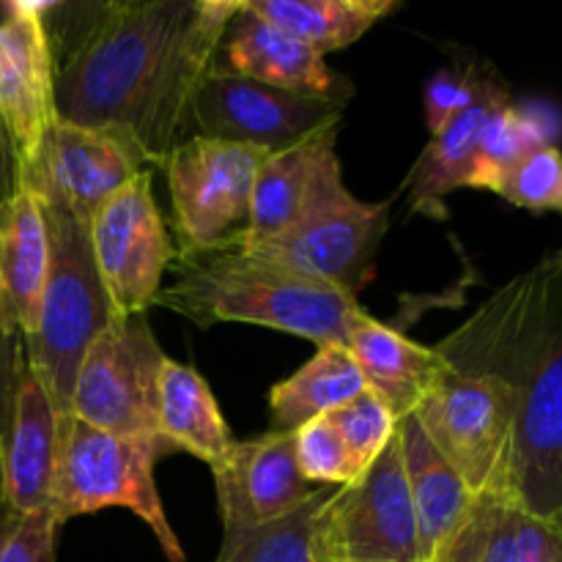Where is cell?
Wrapping results in <instances>:
<instances>
[{
	"label": "cell",
	"mask_w": 562,
	"mask_h": 562,
	"mask_svg": "<svg viewBox=\"0 0 562 562\" xmlns=\"http://www.w3.org/2000/svg\"><path fill=\"white\" fill-rule=\"evenodd\" d=\"M241 0H119L80 9L55 55L58 119L135 137L151 165L190 137L198 86Z\"/></svg>",
	"instance_id": "1"
},
{
	"label": "cell",
	"mask_w": 562,
	"mask_h": 562,
	"mask_svg": "<svg viewBox=\"0 0 562 562\" xmlns=\"http://www.w3.org/2000/svg\"><path fill=\"white\" fill-rule=\"evenodd\" d=\"M154 305L190 318L195 327L258 324L313 340L316 346H346L355 296L318 280L302 278L261 261L223 241L209 250H176Z\"/></svg>",
	"instance_id": "2"
},
{
	"label": "cell",
	"mask_w": 562,
	"mask_h": 562,
	"mask_svg": "<svg viewBox=\"0 0 562 562\" xmlns=\"http://www.w3.org/2000/svg\"><path fill=\"white\" fill-rule=\"evenodd\" d=\"M49 267L38 302L36 327L22 338L27 368L47 390L60 415H71L77 368L88 346L113 316L91 256L88 225L60 209L44 206Z\"/></svg>",
	"instance_id": "3"
},
{
	"label": "cell",
	"mask_w": 562,
	"mask_h": 562,
	"mask_svg": "<svg viewBox=\"0 0 562 562\" xmlns=\"http://www.w3.org/2000/svg\"><path fill=\"white\" fill-rule=\"evenodd\" d=\"M170 450L176 448L162 437H115L64 415L49 503L58 527L75 516L124 508L154 532L165 558L184 562V549L165 516L154 481V467Z\"/></svg>",
	"instance_id": "4"
},
{
	"label": "cell",
	"mask_w": 562,
	"mask_h": 562,
	"mask_svg": "<svg viewBox=\"0 0 562 562\" xmlns=\"http://www.w3.org/2000/svg\"><path fill=\"white\" fill-rule=\"evenodd\" d=\"M494 379L519 395L499 499L562 525V311Z\"/></svg>",
	"instance_id": "5"
},
{
	"label": "cell",
	"mask_w": 562,
	"mask_h": 562,
	"mask_svg": "<svg viewBox=\"0 0 562 562\" xmlns=\"http://www.w3.org/2000/svg\"><path fill=\"white\" fill-rule=\"evenodd\" d=\"M519 395L494 376L448 368L412 412L442 459L477 497H503Z\"/></svg>",
	"instance_id": "6"
},
{
	"label": "cell",
	"mask_w": 562,
	"mask_h": 562,
	"mask_svg": "<svg viewBox=\"0 0 562 562\" xmlns=\"http://www.w3.org/2000/svg\"><path fill=\"white\" fill-rule=\"evenodd\" d=\"M165 360L146 313H113L77 368L71 415L115 437H159L157 384Z\"/></svg>",
	"instance_id": "7"
},
{
	"label": "cell",
	"mask_w": 562,
	"mask_h": 562,
	"mask_svg": "<svg viewBox=\"0 0 562 562\" xmlns=\"http://www.w3.org/2000/svg\"><path fill=\"white\" fill-rule=\"evenodd\" d=\"M267 157L247 143L192 135L162 159L179 250H209L245 231Z\"/></svg>",
	"instance_id": "8"
},
{
	"label": "cell",
	"mask_w": 562,
	"mask_h": 562,
	"mask_svg": "<svg viewBox=\"0 0 562 562\" xmlns=\"http://www.w3.org/2000/svg\"><path fill=\"white\" fill-rule=\"evenodd\" d=\"M143 170H151V159L132 135L58 119L33 162L20 170V187L42 206L60 209L88 225L99 206Z\"/></svg>",
	"instance_id": "9"
},
{
	"label": "cell",
	"mask_w": 562,
	"mask_h": 562,
	"mask_svg": "<svg viewBox=\"0 0 562 562\" xmlns=\"http://www.w3.org/2000/svg\"><path fill=\"white\" fill-rule=\"evenodd\" d=\"M88 239L113 313H146L176 252L154 201L151 170L137 173L99 206L88 223Z\"/></svg>",
	"instance_id": "10"
},
{
	"label": "cell",
	"mask_w": 562,
	"mask_h": 562,
	"mask_svg": "<svg viewBox=\"0 0 562 562\" xmlns=\"http://www.w3.org/2000/svg\"><path fill=\"white\" fill-rule=\"evenodd\" d=\"M324 547L329 562H420L398 431L355 483L335 488L324 510Z\"/></svg>",
	"instance_id": "11"
},
{
	"label": "cell",
	"mask_w": 562,
	"mask_h": 562,
	"mask_svg": "<svg viewBox=\"0 0 562 562\" xmlns=\"http://www.w3.org/2000/svg\"><path fill=\"white\" fill-rule=\"evenodd\" d=\"M344 108L263 86L214 60L192 97L190 137L247 143L274 154L344 119Z\"/></svg>",
	"instance_id": "12"
},
{
	"label": "cell",
	"mask_w": 562,
	"mask_h": 562,
	"mask_svg": "<svg viewBox=\"0 0 562 562\" xmlns=\"http://www.w3.org/2000/svg\"><path fill=\"white\" fill-rule=\"evenodd\" d=\"M390 209L393 201L366 203L349 198L269 239L250 245L228 241L261 261L333 285L357 300L373 278V261L390 228Z\"/></svg>",
	"instance_id": "13"
},
{
	"label": "cell",
	"mask_w": 562,
	"mask_h": 562,
	"mask_svg": "<svg viewBox=\"0 0 562 562\" xmlns=\"http://www.w3.org/2000/svg\"><path fill=\"white\" fill-rule=\"evenodd\" d=\"M49 3L0 5V121L16 157V179L58 121Z\"/></svg>",
	"instance_id": "14"
},
{
	"label": "cell",
	"mask_w": 562,
	"mask_h": 562,
	"mask_svg": "<svg viewBox=\"0 0 562 562\" xmlns=\"http://www.w3.org/2000/svg\"><path fill=\"white\" fill-rule=\"evenodd\" d=\"M344 119L313 132L305 140L274 151L258 170L245 231L231 239L250 245L294 228L313 214L346 203L351 195L335 154V140Z\"/></svg>",
	"instance_id": "15"
},
{
	"label": "cell",
	"mask_w": 562,
	"mask_h": 562,
	"mask_svg": "<svg viewBox=\"0 0 562 562\" xmlns=\"http://www.w3.org/2000/svg\"><path fill=\"white\" fill-rule=\"evenodd\" d=\"M225 532L267 525L300 508L318 486L302 477L294 434L267 431L245 439L212 467Z\"/></svg>",
	"instance_id": "16"
},
{
	"label": "cell",
	"mask_w": 562,
	"mask_h": 562,
	"mask_svg": "<svg viewBox=\"0 0 562 562\" xmlns=\"http://www.w3.org/2000/svg\"><path fill=\"white\" fill-rule=\"evenodd\" d=\"M60 423L47 390L27 368L25 349L16 362L14 406L3 442L0 464V497L3 508L16 514H42L53 503L55 470H58Z\"/></svg>",
	"instance_id": "17"
},
{
	"label": "cell",
	"mask_w": 562,
	"mask_h": 562,
	"mask_svg": "<svg viewBox=\"0 0 562 562\" xmlns=\"http://www.w3.org/2000/svg\"><path fill=\"white\" fill-rule=\"evenodd\" d=\"M220 47L225 53V69L263 86L338 104H346L351 97V82L335 75L322 55L313 53L302 38L291 36L283 27L252 14L245 0Z\"/></svg>",
	"instance_id": "18"
},
{
	"label": "cell",
	"mask_w": 562,
	"mask_h": 562,
	"mask_svg": "<svg viewBox=\"0 0 562 562\" xmlns=\"http://www.w3.org/2000/svg\"><path fill=\"white\" fill-rule=\"evenodd\" d=\"M47 267L44 206L31 190L16 187L14 195L0 203V329L11 338H27L36 327Z\"/></svg>",
	"instance_id": "19"
},
{
	"label": "cell",
	"mask_w": 562,
	"mask_h": 562,
	"mask_svg": "<svg viewBox=\"0 0 562 562\" xmlns=\"http://www.w3.org/2000/svg\"><path fill=\"white\" fill-rule=\"evenodd\" d=\"M398 442L417 519L420 562H434L470 521L477 494L434 448L415 415L398 420Z\"/></svg>",
	"instance_id": "20"
},
{
	"label": "cell",
	"mask_w": 562,
	"mask_h": 562,
	"mask_svg": "<svg viewBox=\"0 0 562 562\" xmlns=\"http://www.w3.org/2000/svg\"><path fill=\"white\" fill-rule=\"evenodd\" d=\"M346 351L360 368L368 390L384 401L395 420H404L423 401L439 373V357L434 346L415 344L398 329L376 322L366 311L351 318Z\"/></svg>",
	"instance_id": "21"
},
{
	"label": "cell",
	"mask_w": 562,
	"mask_h": 562,
	"mask_svg": "<svg viewBox=\"0 0 562 562\" xmlns=\"http://www.w3.org/2000/svg\"><path fill=\"white\" fill-rule=\"evenodd\" d=\"M505 102H510L508 91L499 82L486 80L475 102L464 113L456 115L437 137H431L406 176L412 212L426 214L431 220L448 217L445 195L467 184L486 121Z\"/></svg>",
	"instance_id": "22"
},
{
	"label": "cell",
	"mask_w": 562,
	"mask_h": 562,
	"mask_svg": "<svg viewBox=\"0 0 562 562\" xmlns=\"http://www.w3.org/2000/svg\"><path fill=\"white\" fill-rule=\"evenodd\" d=\"M434 562H562V525L477 497L470 521Z\"/></svg>",
	"instance_id": "23"
},
{
	"label": "cell",
	"mask_w": 562,
	"mask_h": 562,
	"mask_svg": "<svg viewBox=\"0 0 562 562\" xmlns=\"http://www.w3.org/2000/svg\"><path fill=\"white\" fill-rule=\"evenodd\" d=\"M157 428L165 442L187 450L203 464L217 467L236 445L212 390L184 362L165 360L157 384Z\"/></svg>",
	"instance_id": "24"
},
{
	"label": "cell",
	"mask_w": 562,
	"mask_h": 562,
	"mask_svg": "<svg viewBox=\"0 0 562 562\" xmlns=\"http://www.w3.org/2000/svg\"><path fill=\"white\" fill-rule=\"evenodd\" d=\"M362 393L368 384L346 346H318L300 371L269 390V431H300Z\"/></svg>",
	"instance_id": "25"
},
{
	"label": "cell",
	"mask_w": 562,
	"mask_h": 562,
	"mask_svg": "<svg viewBox=\"0 0 562 562\" xmlns=\"http://www.w3.org/2000/svg\"><path fill=\"white\" fill-rule=\"evenodd\" d=\"M252 14L302 38L313 53L351 47L379 20L398 9V0H245Z\"/></svg>",
	"instance_id": "26"
},
{
	"label": "cell",
	"mask_w": 562,
	"mask_h": 562,
	"mask_svg": "<svg viewBox=\"0 0 562 562\" xmlns=\"http://www.w3.org/2000/svg\"><path fill=\"white\" fill-rule=\"evenodd\" d=\"M335 486H318L300 508L267 525L225 532L214 562H329L324 547V510Z\"/></svg>",
	"instance_id": "27"
},
{
	"label": "cell",
	"mask_w": 562,
	"mask_h": 562,
	"mask_svg": "<svg viewBox=\"0 0 562 562\" xmlns=\"http://www.w3.org/2000/svg\"><path fill=\"white\" fill-rule=\"evenodd\" d=\"M549 143L547 130L527 110L514 108L510 102L499 104L486 121L481 143H477L475 159H472L470 176L464 187L475 190H497L499 179L525 157L532 148Z\"/></svg>",
	"instance_id": "28"
},
{
	"label": "cell",
	"mask_w": 562,
	"mask_h": 562,
	"mask_svg": "<svg viewBox=\"0 0 562 562\" xmlns=\"http://www.w3.org/2000/svg\"><path fill=\"white\" fill-rule=\"evenodd\" d=\"M494 192L530 212H562V151L552 143L532 148L499 179Z\"/></svg>",
	"instance_id": "29"
},
{
	"label": "cell",
	"mask_w": 562,
	"mask_h": 562,
	"mask_svg": "<svg viewBox=\"0 0 562 562\" xmlns=\"http://www.w3.org/2000/svg\"><path fill=\"white\" fill-rule=\"evenodd\" d=\"M327 417L329 423L338 428L340 439H344L346 448H349L360 475L379 459V453L387 448V442L395 437V431H398L395 415L384 406L382 398H376V395L371 393V390L357 395L355 401L344 404L340 409L329 412Z\"/></svg>",
	"instance_id": "30"
},
{
	"label": "cell",
	"mask_w": 562,
	"mask_h": 562,
	"mask_svg": "<svg viewBox=\"0 0 562 562\" xmlns=\"http://www.w3.org/2000/svg\"><path fill=\"white\" fill-rule=\"evenodd\" d=\"M294 450L302 477L311 486L344 488L360 477L349 448L327 415L294 431Z\"/></svg>",
	"instance_id": "31"
},
{
	"label": "cell",
	"mask_w": 562,
	"mask_h": 562,
	"mask_svg": "<svg viewBox=\"0 0 562 562\" xmlns=\"http://www.w3.org/2000/svg\"><path fill=\"white\" fill-rule=\"evenodd\" d=\"M58 530L53 510L16 514L0 508V562H55Z\"/></svg>",
	"instance_id": "32"
},
{
	"label": "cell",
	"mask_w": 562,
	"mask_h": 562,
	"mask_svg": "<svg viewBox=\"0 0 562 562\" xmlns=\"http://www.w3.org/2000/svg\"><path fill=\"white\" fill-rule=\"evenodd\" d=\"M486 80L488 77H481L475 69H442L428 80L423 102H426V124L431 137H437L456 115L464 113L475 102L481 88L486 86Z\"/></svg>",
	"instance_id": "33"
},
{
	"label": "cell",
	"mask_w": 562,
	"mask_h": 562,
	"mask_svg": "<svg viewBox=\"0 0 562 562\" xmlns=\"http://www.w3.org/2000/svg\"><path fill=\"white\" fill-rule=\"evenodd\" d=\"M22 355V340L11 338L0 329V464H3V442L9 431L11 406H14V384H16V362ZM3 508V497H0Z\"/></svg>",
	"instance_id": "34"
},
{
	"label": "cell",
	"mask_w": 562,
	"mask_h": 562,
	"mask_svg": "<svg viewBox=\"0 0 562 562\" xmlns=\"http://www.w3.org/2000/svg\"><path fill=\"white\" fill-rule=\"evenodd\" d=\"M16 187H20V179H16L14 148H11L9 132H5L3 121H0V203L9 201L16 192Z\"/></svg>",
	"instance_id": "35"
}]
</instances>
